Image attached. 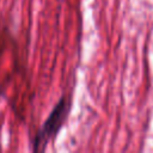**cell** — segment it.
Masks as SVG:
<instances>
[{
    "instance_id": "obj_1",
    "label": "cell",
    "mask_w": 153,
    "mask_h": 153,
    "mask_svg": "<svg viewBox=\"0 0 153 153\" xmlns=\"http://www.w3.org/2000/svg\"><path fill=\"white\" fill-rule=\"evenodd\" d=\"M67 112H68V104L65 98H61L53 109V111L50 112V115L48 116L42 129L36 135V139L33 141L35 151H43L45 148L48 141L51 140L62 127L67 117Z\"/></svg>"
}]
</instances>
